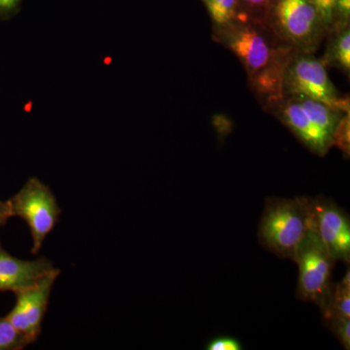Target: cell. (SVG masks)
I'll return each instance as SVG.
<instances>
[{"label":"cell","instance_id":"obj_1","mask_svg":"<svg viewBox=\"0 0 350 350\" xmlns=\"http://www.w3.org/2000/svg\"><path fill=\"white\" fill-rule=\"evenodd\" d=\"M213 38L238 57L262 105L280 98L287 64L297 52L264 23L248 19L213 27Z\"/></svg>","mask_w":350,"mask_h":350},{"label":"cell","instance_id":"obj_2","mask_svg":"<svg viewBox=\"0 0 350 350\" xmlns=\"http://www.w3.org/2000/svg\"><path fill=\"white\" fill-rule=\"evenodd\" d=\"M312 228V199L268 198L258 229V239L273 254L293 261L297 250Z\"/></svg>","mask_w":350,"mask_h":350},{"label":"cell","instance_id":"obj_3","mask_svg":"<svg viewBox=\"0 0 350 350\" xmlns=\"http://www.w3.org/2000/svg\"><path fill=\"white\" fill-rule=\"evenodd\" d=\"M266 25L276 38L297 52L314 54L327 34L310 0H273Z\"/></svg>","mask_w":350,"mask_h":350},{"label":"cell","instance_id":"obj_4","mask_svg":"<svg viewBox=\"0 0 350 350\" xmlns=\"http://www.w3.org/2000/svg\"><path fill=\"white\" fill-rule=\"evenodd\" d=\"M282 96H305L338 111L349 113V96H340L325 64L312 53H294L283 77Z\"/></svg>","mask_w":350,"mask_h":350},{"label":"cell","instance_id":"obj_5","mask_svg":"<svg viewBox=\"0 0 350 350\" xmlns=\"http://www.w3.org/2000/svg\"><path fill=\"white\" fill-rule=\"evenodd\" d=\"M293 261L299 269L297 296L322 310L333 286L332 273L336 259L319 239L314 224L297 250Z\"/></svg>","mask_w":350,"mask_h":350},{"label":"cell","instance_id":"obj_6","mask_svg":"<svg viewBox=\"0 0 350 350\" xmlns=\"http://www.w3.org/2000/svg\"><path fill=\"white\" fill-rule=\"evenodd\" d=\"M13 216L29 225L32 238L31 253L38 254L44 241L55 229L62 211L54 193L36 177H31L22 189L8 200Z\"/></svg>","mask_w":350,"mask_h":350},{"label":"cell","instance_id":"obj_7","mask_svg":"<svg viewBox=\"0 0 350 350\" xmlns=\"http://www.w3.org/2000/svg\"><path fill=\"white\" fill-rule=\"evenodd\" d=\"M59 273L61 269H55L32 286L15 292V306L6 317L31 344L40 336L51 292Z\"/></svg>","mask_w":350,"mask_h":350},{"label":"cell","instance_id":"obj_8","mask_svg":"<svg viewBox=\"0 0 350 350\" xmlns=\"http://www.w3.org/2000/svg\"><path fill=\"white\" fill-rule=\"evenodd\" d=\"M264 109L280 120L312 153L324 157L334 146L332 138L315 125L293 96H282L269 101Z\"/></svg>","mask_w":350,"mask_h":350},{"label":"cell","instance_id":"obj_9","mask_svg":"<svg viewBox=\"0 0 350 350\" xmlns=\"http://www.w3.org/2000/svg\"><path fill=\"white\" fill-rule=\"evenodd\" d=\"M312 208L314 230L322 243L336 261L349 262V215L333 200L324 198L312 199Z\"/></svg>","mask_w":350,"mask_h":350},{"label":"cell","instance_id":"obj_10","mask_svg":"<svg viewBox=\"0 0 350 350\" xmlns=\"http://www.w3.org/2000/svg\"><path fill=\"white\" fill-rule=\"evenodd\" d=\"M56 269L45 257L21 260L12 256L0 243V292L20 291L31 287Z\"/></svg>","mask_w":350,"mask_h":350},{"label":"cell","instance_id":"obj_11","mask_svg":"<svg viewBox=\"0 0 350 350\" xmlns=\"http://www.w3.org/2000/svg\"><path fill=\"white\" fill-rule=\"evenodd\" d=\"M325 54L321 57L325 66L337 68L349 76L350 27L349 23H338L327 32Z\"/></svg>","mask_w":350,"mask_h":350},{"label":"cell","instance_id":"obj_12","mask_svg":"<svg viewBox=\"0 0 350 350\" xmlns=\"http://www.w3.org/2000/svg\"><path fill=\"white\" fill-rule=\"evenodd\" d=\"M325 320L350 319V271L347 269L342 280L333 284L330 294L322 308Z\"/></svg>","mask_w":350,"mask_h":350},{"label":"cell","instance_id":"obj_13","mask_svg":"<svg viewBox=\"0 0 350 350\" xmlns=\"http://www.w3.org/2000/svg\"><path fill=\"white\" fill-rule=\"evenodd\" d=\"M213 21V27H223L238 21L250 19L244 12L241 0H202Z\"/></svg>","mask_w":350,"mask_h":350},{"label":"cell","instance_id":"obj_14","mask_svg":"<svg viewBox=\"0 0 350 350\" xmlns=\"http://www.w3.org/2000/svg\"><path fill=\"white\" fill-rule=\"evenodd\" d=\"M31 342L12 325L7 317H0V350L24 349Z\"/></svg>","mask_w":350,"mask_h":350},{"label":"cell","instance_id":"obj_15","mask_svg":"<svg viewBox=\"0 0 350 350\" xmlns=\"http://www.w3.org/2000/svg\"><path fill=\"white\" fill-rule=\"evenodd\" d=\"M310 2L317 9L327 32L338 23H347L340 19L338 0H310Z\"/></svg>","mask_w":350,"mask_h":350},{"label":"cell","instance_id":"obj_16","mask_svg":"<svg viewBox=\"0 0 350 350\" xmlns=\"http://www.w3.org/2000/svg\"><path fill=\"white\" fill-rule=\"evenodd\" d=\"M273 0H241L244 12L250 19L266 24L267 15Z\"/></svg>","mask_w":350,"mask_h":350},{"label":"cell","instance_id":"obj_17","mask_svg":"<svg viewBox=\"0 0 350 350\" xmlns=\"http://www.w3.org/2000/svg\"><path fill=\"white\" fill-rule=\"evenodd\" d=\"M335 337L345 349H350V319L326 320Z\"/></svg>","mask_w":350,"mask_h":350},{"label":"cell","instance_id":"obj_18","mask_svg":"<svg viewBox=\"0 0 350 350\" xmlns=\"http://www.w3.org/2000/svg\"><path fill=\"white\" fill-rule=\"evenodd\" d=\"M334 145L340 147L345 153H349V113L344 115L334 135Z\"/></svg>","mask_w":350,"mask_h":350},{"label":"cell","instance_id":"obj_19","mask_svg":"<svg viewBox=\"0 0 350 350\" xmlns=\"http://www.w3.org/2000/svg\"><path fill=\"white\" fill-rule=\"evenodd\" d=\"M207 350H241L243 345L238 338L229 337V336H221L214 338L207 344Z\"/></svg>","mask_w":350,"mask_h":350},{"label":"cell","instance_id":"obj_20","mask_svg":"<svg viewBox=\"0 0 350 350\" xmlns=\"http://www.w3.org/2000/svg\"><path fill=\"white\" fill-rule=\"evenodd\" d=\"M23 0H0V21L12 19L20 11Z\"/></svg>","mask_w":350,"mask_h":350},{"label":"cell","instance_id":"obj_21","mask_svg":"<svg viewBox=\"0 0 350 350\" xmlns=\"http://www.w3.org/2000/svg\"><path fill=\"white\" fill-rule=\"evenodd\" d=\"M13 217L8 200H0V227L6 224L9 218Z\"/></svg>","mask_w":350,"mask_h":350},{"label":"cell","instance_id":"obj_22","mask_svg":"<svg viewBox=\"0 0 350 350\" xmlns=\"http://www.w3.org/2000/svg\"><path fill=\"white\" fill-rule=\"evenodd\" d=\"M338 11L342 22L349 23L350 0H338Z\"/></svg>","mask_w":350,"mask_h":350}]
</instances>
